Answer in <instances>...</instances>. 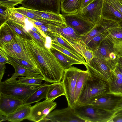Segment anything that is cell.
<instances>
[{"label": "cell", "mask_w": 122, "mask_h": 122, "mask_svg": "<svg viewBox=\"0 0 122 122\" xmlns=\"http://www.w3.org/2000/svg\"><path fill=\"white\" fill-rule=\"evenodd\" d=\"M25 40L36 57L44 81L51 83L61 81L65 70L50 49L33 39Z\"/></svg>", "instance_id": "6da1fadb"}, {"label": "cell", "mask_w": 122, "mask_h": 122, "mask_svg": "<svg viewBox=\"0 0 122 122\" xmlns=\"http://www.w3.org/2000/svg\"><path fill=\"white\" fill-rule=\"evenodd\" d=\"M0 51L12 58L24 60L39 70V65L35 55L25 39L18 35H16L10 41L0 46Z\"/></svg>", "instance_id": "7a4b0ae2"}, {"label": "cell", "mask_w": 122, "mask_h": 122, "mask_svg": "<svg viewBox=\"0 0 122 122\" xmlns=\"http://www.w3.org/2000/svg\"><path fill=\"white\" fill-rule=\"evenodd\" d=\"M89 73L76 103L89 104L95 98L109 93L107 82Z\"/></svg>", "instance_id": "3957f363"}, {"label": "cell", "mask_w": 122, "mask_h": 122, "mask_svg": "<svg viewBox=\"0 0 122 122\" xmlns=\"http://www.w3.org/2000/svg\"><path fill=\"white\" fill-rule=\"evenodd\" d=\"M77 115L86 122H110L115 114L91 104H76L73 108Z\"/></svg>", "instance_id": "277c9868"}, {"label": "cell", "mask_w": 122, "mask_h": 122, "mask_svg": "<svg viewBox=\"0 0 122 122\" xmlns=\"http://www.w3.org/2000/svg\"><path fill=\"white\" fill-rule=\"evenodd\" d=\"M16 79L0 82V94L16 98L23 102L41 87L17 82Z\"/></svg>", "instance_id": "5b68a950"}, {"label": "cell", "mask_w": 122, "mask_h": 122, "mask_svg": "<svg viewBox=\"0 0 122 122\" xmlns=\"http://www.w3.org/2000/svg\"><path fill=\"white\" fill-rule=\"evenodd\" d=\"M82 71L72 66L64 71L62 82L65 90V96L68 106L73 108L76 104L75 92L77 80Z\"/></svg>", "instance_id": "8992f818"}, {"label": "cell", "mask_w": 122, "mask_h": 122, "mask_svg": "<svg viewBox=\"0 0 122 122\" xmlns=\"http://www.w3.org/2000/svg\"><path fill=\"white\" fill-rule=\"evenodd\" d=\"M81 10L75 13L62 14L66 25L80 36L87 33L95 25L81 13Z\"/></svg>", "instance_id": "52a82bcc"}, {"label": "cell", "mask_w": 122, "mask_h": 122, "mask_svg": "<svg viewBox=\"0 0 122 122\" xmlns=\"http://www.w3.org/2000/svg\"><path fill=\"white\" fill-rule=\"evenodd\" d=\"M51 25L53 31L56 36L71 45L81 53L78 46L82 41L81 36L73 28L66 24L59 23H54Z\"/></svg>", "instance_id": "ba28073f"}, {"label": "cell", "mask_w": 122, "mask_h": 122, "mask_svg": "<svg viewBox=\"0 0 122 122\" xmlns=\"http://www.w3.org/2000/svg\"><path fill=\"white\" fill-rule=\"evenodd\" d=\"M61 0H24L21 6L33 10L60 14Z\"/></svg>", "instance_id": "9c48e42d"}, {"label": "cell", "mask_w": 122, "mask_h": 122, "mask_svg": "<svg viewBox=\"0 0 122 122\" xmlns=\"http://www.w3.org/2000/svg\"><path fill=\"white\" fill-rule=\"evenodd\" d=\"M54 100L46 99L31 106L30 114L27 119L35 122H41L57 106Z\"/></svg>", "instance_id": "30bf717a"}, {"label": "cell", "mask_w": 122, "mask_h": 122, "mask_svg": "<svg viewBox=\"0 0 122 122\" xmlns=\"http://www.w3.org/2000/svg\"><path fill=\"white\" fill-rule=\"evenodd\" d=\"M41 122H86L79 117L73 108L69 106L63 108L55 110Z\"/></svg>", "instance_id": "8fae6325"}, {"label": "cell", "mask_w": 122, "mask_h": 122, "mask_svg": "<svg viewBox=\"0 0 122 122\" xmlns=\"http://www.w3.org/2000/svg\"><path fill=\"white\" fill-rule=\"evenodd\" d=\"M114 46V42L108 35L93 51L94 57L105 61L111 70L116 67V64L114 61L111 60L110 58L111 54L115 52Z\"/></svg>", "instance_id": "7c38bea8"}, {"label": "cell", "mask_w": 122, "mask_h": 122, "mask_svg": "<svg viewBox=\"0 0 122 122\" xmlns=\"http://www.w3.org/2000/svg\"><path fill=\"white\" fill-rule=\"evenodd\" d=\"M86 70L99 78L107 82L110 77L112 70L104 61L94 57L90 65H85Z\"/></svg>", "instance_id": "4fadbf2b"}, {"label": "cell", "mask_w": 122, "mask_h": 122, "mask_svg": "<svg viewBox=\"0 0 122 122\" xmlns=\"http://www.w3.org/2000/svg\"><path fill=\"white\" fill-rule=\"evenodd\" d=\"M118 26L117 23L115 21L101 18L100 22L90 31L84 35L81 36V40L86 44L96 36L108 31Z\"/></svg>", "instance_id": "5bb4252c"}, {"label": "cell", "mask_w": 122, "mask_h": 122, "mask_svg": "<svg viewBox=\"0 0 122 122\" xmlns=\"http://www.w3.org/2000/svg\"><path fill=\"white\" fill-rule=\"evenodd\" d=\"M104 0H94L89 5L81 9V13L94 25L101 20V15Z\"/></svg>", "instance_id": "9a60e30c"}, {"label": "cell", "mask_w": 122, "mask_h": 122, "mask_svg": "<svg viewBox=\"0 0 122 122\" xmlns=\"http://www.w3.org/2000/svg\"><path fill=\"white\" fill-rule=\"evenodd\" d=\"M23 104V101L16 98L0 94V114L7 116Z\"/></svg>", "instance_id": "2e32d148"}, {"label": "cell", "mask_w": 122, "mask_h": 122, "mask_svg": "<svg viewBox=\"0 0 122 122\" xmlns=\"http://www.w3.org/2000/svg\"><path fill=\"white\" fill-rule=\"evenodd\" d=\"M121 97L108 93L95 98L89 104L104 110L114 112L117 103Z\"/></svg>", "instance_id": "e0dca14e"}, {"label": "cell", "mask_w": 122, "mask_h": 122, "mask_svg": "<svg viewBox=\"0 0 122 122\" xmlns=\"http://www.w3.org/2000/svg\"><path fill=\"white\" fill-rule=\"evenodd\" d=\"M112 73L107 80L109 93L122 97V75L116 67L112 70Z\"/></svg>", "instance_id": "ac0fdd59"}, {"label": "cell", "mask_w": 122, "mask_h": 122, "mask_svg": "<svg viewBox=\"0 0 122 122\" xmlns=\"http://www.w3.org/2000/svg\"><path fill=\"white\" fill-rule=\"evenodd\" d=\"M6 55L9 59L10 64L14 67L15 72L12 74L11 77L5 80V81L16 80L19 76H38L41 75L37 71L28 69L21 66L13 60L10 56Z\"/></svg>", "instance_id": "d6986e66"}, {"label": "cell", "mask_w": 122, "mask_h": 122, "mask_svg": "<svg viewBox=\"0 0 122 122\" xmlns=\"http://www.w3.org/2000/svg\"><path fill=\"white\" fill-rule=\"evenodd\" d=\"M101 18L117 22L122 20V14L117 9L104 0Z\"/></svg>", "instance_id": "ffe728a7"}, {"label": "cell", "mask_w": 122, "mask_h": 122, "mask_svg": "<svg viewBox=\"0 0 122 122\" xmlns=\"http://www.w3.org/2000/svg\"><path fill=\"white\" fill-rule=\"evenodd\" d=\"M31 106L30 105L23 104L15 111L7 115V121L19 122L26 119L30 114Z\"/></svg>", "instance_id": "44dd1931"}, {"label": "cell", "mask_w": 122, "mask_h": 122, "mask_svg": "<svg viewBox=\"0 0 122 122\" xmlns=\"http://www.w3.org/2000/svg\"><path fill=\"white\" fill-rule=\"evenodd\" d=\"M50 49L64 70L69 68L73 65L82 64L80 62L51 47Z\"/></svg>", "instance_id": "7402d4cb"}, {"label": "cell", "mask_w": 122, "mask_h": 122, "mask_svg": "<svg viewBox=\"0 0 122 122\" xmlns=\"http://www.w3.org/2000/svg\"><path fill=\"white\" fill-rule=\"evenodd\" d=\"M81 0H61V10L63 14L76 13L81 9Z\"/></svg>", "instance_id": "603a6c76"}, {"label": "cell", "mask_w": 122, "mask_h": 122, "mask_svg": "<svg viewBox=\"0 0 122 122\" xmlns=\"http://www.w3.org/2000/svg\"><path fill=\"white\" fill-rule=\"evenodd\" d=\"M49 84L44 83L26 100L23 102L24 104L30 105L38 102L43 99H46Z\"/></svg>", "instance_id": "cb8c5ba5"}, {"label": "cell", "mask_w": 122, "mask_h": 122, "mask_svg": "<svg viewBox=\"0 0 122 122\" xmlns=\"http://www.w3.org/2000/svg\"><path fill=\"white\" fill-rule=\"evenodd\" d=\"M18 35L7 24L6 22L0 27V46L10 41Z\"/></svg>", "instance_id": "d4e9b609"}, {"label": "cell", "mask_w": 122, "mask_h": 122, "mask_svg": "<svg viewBox=\"0 0 122 122\" xmlns=\"http://www.w3.org/2000/svg\"><path fill=\"white\" fill-rule=\"evenodd\" d=\"M65 95V91L62 81L55 82L49 84L46 98L55 100L60 96Z\"/></svg>", "instance_id": "484cf974"}, {"label": "cell", "mask_w": 122, "mask_h": 122, "mask_svg": "<svg viewBox=\"0 0 122 122\" xmlns=\"http://www.w3.org/2000/svg\"><path fill=\"white\" fill-rule=\"evenodd\" d=\"M89 75V73L87 70L85 71L83 70L77 78L75 92L76 104L77 103L85 83Z\"/></svg>", "instance_id": "4316f807"}, {"label": "cell", "mask_w": 122, "mask_h": 122, "mask_svg": "<svg viewBox=\"0 0 122 122\" xmlns=\"http://www.w3.org/2000/svg\"><path fill=\"white\" fill-rule=\"evenodd\" d=\"M33 12L43 19L61 24H66L62 14H57L32 10Z\"/></svg>", "instance_id": "83f0119b"}, {"label": "cell", "mask_w": 122, "mask_h": 122, "mask_svg": "<svg viewBox=\"0 0 122 122\" xmlns=\"http://www.w3.org/2000/svg\"><path fill=\"white\" fill-rule=\"evenodd\" d=\"M17 82L27 85L39 86L42 84L43 80H44V78L42 75L38 76H18Z\"/></svg>", "instance_id": "f1b7e54d"}, {"label": "cell", "mask_w": 122, "mask_h": 122, "mask_svg": "<svg viewBox=\"0 0 122 122\" xmlns=\"http://www.w3.org/2000/svg\"><path fill=\"white\" fill-rule=\"evenodd\" d=\"M9 20L24 27L26 26L25 19L27 17L13 9L9 8Z\"/></svg>", "instance_id": "f546056e"}, {"label": "cell", "mask_w": 122, "mask_h": 122, "mask_svg": "<svg viewBox=\"0 0 122 122\" xmlns=\"http://www.w3.org/2000/svg\"><path fill=\"white\" fill-rule=\"evenodd\" d=\"M6 22L18 35L24 39H31L24 27L10 20L7 21Z\"/></svg>", "instance_id": "4dcf8cb0"}, {"label": "cell", "mask_w": 122, "mask_h": 122, "mask_svg": "<svg viewBox=\"0 0 122 122\" xmlns=\"http://www.w3.org/2000/svg\"><path fill=\"white\" fill-rule=\"evenodd\" d=\"M108 31L100 34L91 39L86 44L87 47L90 50L93 51L99 45L102 40L108 35Z\"/></svg>", "instance_id": "1f68e13d"}, {"label": "cell", "mask_w": 122, "mask_h": 122, "mask_svg": "<svg viewBox=\"0 0 122 122\" xmlns=\"http://www.w3.org/2000/svg\"><path fill=\"white\" fill-rule=\"evenodd\" d=\"M51 47L80 62L82 64L85 65L86 64L84 57L81 58L76 56L70 51L64 48L59 45L52 41Z\"/></svg>", "instance_id": "d6a6232c"}, {"label": "cell", "mask_w": 122, "mask_h": 122, "mask_svg": "<svg viewBox=\"0 0 122 122\" xmlns=\"http://www.w3.org/2000/svg\"><path fill=\"white\" fill-rule=\"evenodd\" d=\"M80 46L82 56L85 59L86 64L90 65L92 60L94 57L93 51L89 49L82 41L80 44Z\"/></svg>", "instance_id": "836d02e7"}, {"label": "cell", "mask_w": 122, "mask_h": 122, "mask_svg": "<svg viewBox=\"0 0 122 122\" xmlns=\"http://www.w3.org/2000/svg\"><path fill=\"white\" fill-rule=\"evenodd\" d=\"M52 41L59 45L64 48L70 51L76 56L81 58L83 57L73 46L59 36H56V38L52 40Z\"/></svg>", "instance_id": "e575fe53"}, {"label": "cell", "mask_w": 122, "mask_h": 122, "mask_svg": "<svg viewBox=\"0 0 122 122\" xmlns=\"http://www.w3.org/2000/svg\"><path fill=\"white\" fill-rule=\"evenodd\" d=\"M17 11L26 16L28 19L36 20L39 19H42L40 16L34 13L32 10L21 6L13 8Z\"/></svg>", "instance_id": "d590c367"}, {"label": "cell", "mask_w": 122, "mask_h": 122, "mask_svg": "<svg viewBox=\"0 0 122 122\" xmlns=\"http://www.w3.org/2000/svg\"><path fill=\"white\" fill-rule=\"evenodd\" d=\"M108 36L115 43L122 40V27L120 26L108 31Z\"/></svg>", "instance_id": "8d00e7d4"}, {"label": "cell", "mask_w": 122, "mask_h": 122, "mask_svg": "<svg viewBox=\"0 0 122 122\" xmlns=\"http://www.w3.org/2000/svg\"><path fill=\"white\" fill-rule=\"evenodd\" d=\"M31 39L36 41L39 44L43 46L46 42V38L33 31L30 29H26Z\"/></svg>", "instance_id": "74e56055"}, {"label": "cell", "mask_w": 122, "mask_h": 122, "mask_svg": "<svg viewBox=\"0 0 122 122\" xmlns=\"http://www.w3.org/2000/svg\"><path fill=\"white\" fill-rule=\"evenodd\" d=\"M24 0H0V5L9 8L13 9L15 6L21 4Z\"/></svg>", "instance_id": "f35d334b"}, {"label": "cell", "mask_w": 122, "mask_h": 122, "mask_svg": "<svg viewBox=\"0 0 122 122\" xmlns=\"http://www.w3.org/2000/svg\"><path fill=\"white\" fill-rule=\"evenodd\" d=\"M8 20H9L8 8L0 5V25Z\"/></svg>", "instance_id": "ab89813d"}, {"label": "cell", "mask_w": 122, "mask_h": 122, "mask_svg": "<svg viewBox=\"0 0 122 122\" xmlns=\"http://www.w3.org/2000/svg\"><path fill=\"white\" fill-rule=\"evenodd\" d=\"M10 57L13 60L25 68L30 69L36 70L40 73L37 68L27 61L21 59Z\"/></svg>", "instance_id": "60d3db41"}, {"label": "cell", "mask_w": 122, "mask_h": 122, "mask_svg": "<svg viewBox=\"0 0 122 122\" xmlns=\"http://www.w3.org/2000/svg\"><path fill=\"white\" fill-rule=\"evenodd\" d=\"M122 14V0H105Z\"/></svg>", "instance_id": "b9f144b4"}, {"label": "cell", "mask_w": 122, "mask_h": 122, "mask_svg": "<svg viewBox=\"0 0 122 122\" xmlns=\"http://www.w3.org/2000/svg\"><path fill=\"white\" fill-rule=\"evenodd\" d=\"M114 47L116 55L122 57V40L114 43Z\"/></svg>", "instance_id": "7bdbcfd3"}, {"label": "cell", "mask_w": 122, "mask_h": 122, "mask_svg": "<svg viewBox=\"0 0 122 122\" xmlns=\"http://www.w3.org/2000/svg\"><path fill=\"white\" fill-rule=\"evenodd\" d=\"M0 64H10L8 58L5 54L0 51Z\"/></svg>", "instance_id": "ee69618b"}, {"label": "cell", "mask_w": 122, "mask_h": 122, "mask_svg": "<svg viewBox=\"0 0 122 122\" xmlns=\"http://www.w3.org/2000/svg\"><path fill=\"white\" fill-rule=\"evenodd\" d=\"M110 122H122V111L116 114Z\"/></svg>", "instance_id": "f6af8a7d"}, {"label": "cell", "mask_w": 122, "mask_h": 122, "mask_svg": "<svg viewBox=\"0 0 122 122\" xmlns=\"http://www.w3.org/2000/svg\"><path fill=\"white\" fill-rule=\"evenodd\" d=\"M113 111L115 114L122 111V97L118 101Z\"/></svg>", "instance_id": "bcb514c9"}, {"label": "cell", "mask_w": 122, "mask_h": 122, "mask_svg": "<svg viewBox=\"0 0 122 122\" xmlns=\"http://www.w3.org/2000/svg\"><path fill=\"white\" fill-rule=\"evenodd\" d=\"M6 69L5 64H0V82L1 81L5 73V70Z\"/></svg>", "instance_id": "7dc6e473"}, {"label": "cell", "mask_w": 122, "mask_h": 122, "mask_svg": "<svg viewBox=\"0 0 122 122\" xmlns=\"http://www.w3.org/2000/svg\"><path fill=\"white\" fill-rule=\"evenodd\" d=\"M94 0H81V9L84 8L92 2Z\"/></svg>", "instance_id": "c3c4849f"}, {"label": "cell", "mask_w": 122, "mask_h": 122, "mask_svg": "<svg viewBox=\"0 0 122 122\" xmlns=\"http://www.w3.org/2000/svg\"><path fill=\"white\" fill-rule=\"evenodd\" d=\"M117 56L115 61L117 65L122 68V57Z\"/></svg>", "instance_id": "681fc988"}, {"label": "cell", "mask_w": 122, "mask_h": 122, "mask_svg": "<svg viewBox=\"0 0 122 122\" xmlns=\"http://www.w3.org/2000/svg\"><path fill=\"white\" fill-rule=\"evenodd\" d=\"M7 117L2 115L0 114V122L7 121Z\"/></svg>", "instance_id": "f907efd6"}, {"label": "cell", "mask_w": 122, "mask_h": 122, "mask_svg": "<svg viewBox=\"0 0 122 122\" xmlns=\"http://www.w3.org/2000/svg\"><path fill=\"white\" fill-rule=\"evenodd\" d=\"M116 67L122 75V68L116 64Z\"/></svg>", "instance_id": "816d5d0a"}, {"label": "cell", "mask_w": 122, "mask_h": 122, "mask_svg": "<svg viewBox=\"0 0 122 122\" xmlns=\"http://www.w3.org/2000/svg\"><path fill=\"white\" fill-rule=\"evenodd\" d=\"M119 25L122 27V20H121L118 22Z\"/></svg>", "instance_id": "f5cc1de1"}]
</instances>
